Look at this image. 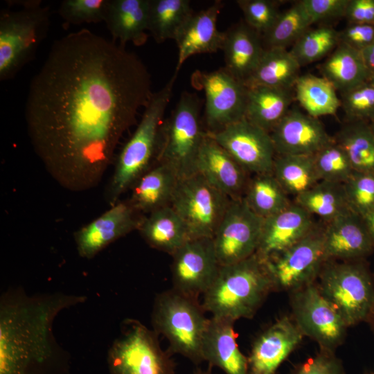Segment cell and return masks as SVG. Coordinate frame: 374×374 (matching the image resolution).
Wrapping results in <instances>:
<instances>
[{
	"instance_id": "cell-1",
	"label": "cell",
	"mask_w": 374,
	"mask_h": 374,
	"mask_svg": "<svg viewBox=\"0 0 374 374\" xmlns=\"http://www.w3.org/2000/svg\"><path fill=\"white\" fill-rule=\"evenodd\" d=\"M151 84L135 53L87 28L53 44L30 81L25 119L36 154L62 185L98 183L149 103Z\"/></svg>"
},
{
	"instance_id": "cell-2",
	"label": "cell",
	"mask_w": 374,
	"mask_h": 374,
	"mask_svg": "<svg viewBox=\"0 0 374 374\" xmlns=\"http://www.w3.org/2000/svg\"><path fill=\"white\" fill-rule=\"evenodd\" d=\"M84 295L28 294L12 287L0 298V374H65L69 353L53 334L62 310L81 304Z\"/></svg>"
},
{
	"instance_id": "cell-3",
	"label": "cell",
	"mask_w": 374,
	"mask_h": 374,
	"mask_svg": "<svg viewBox=\"0 0 374 374\" xmlns=\"http://www.w3.org/2000/svg\"><path fill=\"white\" fill-rule=\"evenodd\" d=\"M274 290L265 260L256 253L242 261L220 266L202 305L212 317L238 319L253 317Z\"/></svg>"
},
{
	"instance_id": "cell-4",
	"label": "cell",
	"mask_w": 374,
	"mask_h": 374,
	"mask_svg": "<svg viewBox=\"0 0 374 374\" xmlns=\"http://www.w3.org/2000/svg\"><path fill=\"white\" fill-rule=\"evenodd\" d=\"M177 76L175 73L160 90L152 93L135 131L121 149L107 192L111 205L132 188L156 159L160 128Z\"/></svg>"
},
{
	"instance_id": "cell-5",
	"label": "cell",
	"mask_w": 374,
	"mask_h": 374,
	"mask_svg": "<svg viewBox=\"0 0 374 374\" xmlns=\"http://www.w3.org/2000/svg\"><path fill=\"white\" fill-rule=\"evenodd\" d=\"M8 4L21 8L0 12L1 81L12 79L34 59L50 26V8L42 6L41 1H8Z\"/></svg>"
},
{
	"instance_id": "cell-6",
	"label": "cell",
	"mask_w": 374,
	"mask_h": 374,
	"mask_svg": "<svg viewBox=\"0 0 374 374\" xmlns=\"http://www.w3.org/2000/svg\"><path fill=\"white\" fill-rule=\"evenodd\" d=\"M199 300L171 288L157 294L151 321L153 330L167 339L171 354L199 364L204 362L202 343L209 320Z\"/></svg>"
},
{
	"instance_id": "cell-7",
	"label": "cell",
	"mask_w": 374,
	"mask_h": 374,
	"mask_svg": "<svg viewBox=\"0 0 374 374\" xmlns=\"http://www.w3.org/2000/svg\"><path fill=\"white\" fill-rule=\"evenodd\" d=\"M200 107L195 93L183 92L160 128L155 160L171 168L179 179L195 173L197 156L206 133L202 126Z\"/></svg>"
},
{
	"instance_id": "cell-8",
	"label": "cell",
	"mask_w": 374,
	"mask_h": 374,
	"mask_svg": "<svg viewBox=\"0 0 374 374\" xmlns=\"http://www.w3.org/2000/svg\"><path fill=\"white\" fill-rule=\"evenodd\" d=\"M328 262L321 272L319 290L322 294L347 326L370 318L374 312V283L364 262Z\"/></svg>"
},
{
	"instance_id": "cell-9",
	"label": "cell",
	"mask_w": 374,
	"mask_h": 374,
	"mask_svg": "<svg viewBox=\"0 0 374 374\" xmlns=\"http://www.w3.org/2000/svg\"><path fill=\"white\" fill-rule=\"evenodd\" d=\"M121 330L108 350L111 374H175L172 354L162 349L154 330L132 319L124 320Z\"/></svg>"
},
{
	"instance_id": "cell-10",
	"label": "cell",
	"mask_w": 374,
	"mask_h": 374,
	"mask_svg": "<svg viewBox=\"0 0 374 374\" xmlns=\"http://www.w3.org/2000/svg\"><path fill=\"white\" fill-rule=\"evenodd\" d=\"M231 200L195 173L178 180L170 206L184 221L190 239H213Z\"/></svg>"
},
{
	"instance_id": "cell-11",
	"label": "cell",
	"mask_w": 374,
	"mask_h": 374,
	"mask_svg": "<svg viewBox=\"0 0 374 374\" xmlns=\"http://www.w3.org/2000/svg\"><path fill=\"white\" fill-rule=\"evenodd\" d=\"M191 84L205 94L207 132H217L244 118L247 87L224 67L211 72L195 71Z\"/></svg>"
},
{
	"instance_id": "cell-12",
	"label": "cell",
	"mask_w": 374,
	"mask_h": 374,
	"mask_svg": "<svg viewBox=\"0 0 374 374\" xmlns=\"http://www.w3.org/2000/svg\"><path fill=\"white\" fill-rule=\"evenodd\" d=\"M265 261L274 290H298L312 283L326 262L323 228L315 225L296 244Z\"/></svg>"
},
{
	"instance_id": "cell-13",
	"label": "cell",
	"mask_w": 374,
	"mask_h": 374,
	"mask_svg": "<svg viewBox=\"0 0 374 374\" xmlns=\"http://www.w3.org/2000/svg\"><path fill=\"white\" fill-rule=\"evenodd\" d=\"M263 219L242 198L231 199L213 238L220 266L233 264L256 253Z\"/></svg>"
},
{
	"instance_id": "cell-14",
	"label": "cell",
	"mask_w": 374,
	"mask_h": 374,
	"mask_svg": "<svg viewBox=\"0 0 374 374\" xmlns=\"http://www.w3.org/2000/svg\"><path fill=\"white\" fill-rule=\"evenodd\" d=\"M172 256V288L199 300L212 285L220 267L213 239H189Z\"/></svg>"
},
{
	"instance_id": "cell-15",
	"label": "cell",
	"mask_w": 374,
	"mask_h": 374,
	"mask_svg": "<svg viewBox=\"0 0 374 374\" xmlns=\"http://www.w3.org/2000/svg\"><path fill=\"white\" fill-rule=\"evenodd\" d=\"M208 133L249 174L272 172L276 153L269 133L245 118Z\"/></svg>"
},
{
	"instance_id": "cell-16",
	"label": "cell",
	"mask_w": 374,
	"mask_h": 374,
	"mask_svg": "<svg viewBox=\"0 0 374 374\" xmlns=\"http://www.w3.org/2000/svg\"><path fill=\"white\" fill-rule=\"evenodd\" d=\"M293 308L302 333L314 339L325 349H332L341 341L347 326L337 309L312 283L298 290Z\"/></svg>"
},
{
	"instance_id": "cell-17",
	"label": "cell",
	"mask_w": 374,
	"mask_h": 374,
	"mask_svg": "<svg viewBox=\"0 0 374 374\" xmlns=\"http://www.w3.org/2000/svg\"><path fill=\"white\" fill-rule=\"evenodd\" d=\"M144 217L129 201L118 202L75 233L80 256L91 259L120 238L138 229Z\"/></svg>"
},
{
	"instance_id": "cell-18",
	"label": "cell",
	"mask_w": 374,
	"mask_h": 374,
	"mask_svg": "<svg viewBox=\"0 0 374 374\" xmlns=\"http://www.w3.org/2000/svg\"><path fill=\"white\" fill-rule=\"evenodd\" d=\"M270 136L279 155H314L333 140L318 118L296 109L289 110Z\"/></svg>"
},
{
	"instance_id": "cell-19",
	"label": "cell",
	"mask_w": 374,
	"mask_h": 374,
	"mask_svg": "<svg viewBox=\"0 0 374 374\" xmlns=\"http://www.w3.org/2000/svg\"><path fill=\"white\" fill-rule=\"evenodd\" d=\"M195 173L231 199L242 198L250 179L249 173L207 132L197 156Z\"/></svg>"
},
{
	"instance_id": "cell-20",
	"label": "cell",
	"mask_w": 374,
	"mask_h": 374,
	"mask_svg": "<svg viewBox=\"0 0 374 374\" xmlns=\"http://www.w3.org/2000/svg\"><path fill=\"white\" fill-rule=\"evenodd\" d=\"M303 333L287 317L264 330L254 341L248 360V374H275L301 342Z\"/></svg>"
},
{
	"instance_id": "cell-21",
	"label": "cell",
	"mask_w": 374,
	"mask_h": 374,
	"mask_svg": "<svg viewBox=\"0 0 374 374\" xmlns=\"http://www.w3.org/2000/svg\"><path fill=\"white\" fill-rule=\"evenodd\" d=\"M323 247L326 262L363 260L374 249L362 216L352 210L327 223Z\"/></svg>"
},
{
	"instance_id": "cell-22",
	"label": "cell",
	"mask_w": 374,
	"mask_h": 374,
	"mask_svg": "<svg viewBox=\"0 0 374 374\" xmlns=\"http://www.w3.org/2000/svg\"><path fill=\"white\" fill-rule=\"evenodd\" d=\"M315 225L312 215L292 202L284 210L263 219L256 253L264 260L276 256L301 240Z\"/></svg>"
},
{
	"instance_id": "cell-23",
	"label": "cell",
	"mask_w": 374,
	"mask_h": 374,
	"mask_svg": "<svg viewBox=\"0 0 374 374\" xmlns=\"http://www.w3.org/2000/svg\"><path fill=\"white\" fill-rule=\"evenodd\" d=\"M222 8L221 1H215L209 7L194 12L179 29L174 39L178 48L175 73H178L190 56L222 49L224 33L217 29V20Z\"/></svg>"
},
{
	"instance_id": "cell-24",
	"label": "cell",
	"mask_w": 374,
	"mask_h": 374,
	"mask_svg": "<svg viewBox=\"0 0 374 374\" xmlns=\"http://www.w3.org/2000/svg\"><path fill=\"white\" fill-rule=\"evenodd\" d=\"M234 322L211 317L202 343L204 362L222 369L226 374H248V360L240 350Z\"/></svg>"
},
{
	"instance_id": "cell-25",
	"label": "cell",
	"mask_w": 374,
	"mask_h": 374,
	"mask_svg": "<svg viewBox=\"0 0 374 374\" xmlns=\"http://www.w3.org/2000/svg\"><path fill=\"white\" fill-rule=\"evenodd\" d=\"M224 33V68L244 84L256 70L264 51L262 36L244 21Z\"/></svg>"
},
{
	"instance_id": "cell-26",
	"label": "cell",
	"mask_w": 374,
	"mask_h": 374,
	"mask_svg": "<svg viewBox=\"0 0 374 374\" xmlns=\"http://www.w3.org/2000/svg\"><path fill=\"white\" fill-rule=\"evenodd\" d=\"M150 0H109L105 22L112 41L125 47L148 40Z\"/></svg>"
},
{
	"instance_id": "cell-27",
	"label": "cell",
	"mask_w": 374,
	"mask_h": 374,
	"mask_svg": "<svg viewBox=\"0 0 374 374\" xmlns=\"http://www.w3.org/2000/svg\"><path fill=\"white\" fill-rule=\"evenodd\" d=\"M179 178L168 166L157 163L132 186L129 202L139 213H151L170 205Z\"/></svg>"
},
{
	"instance_id": "cell-28",
	"label": "cell",
	"mask_w": 374,
	"mask_h": 374,
	"mask_svg": "<svg viewBox=\"0 0 374 374\" xmlns=\"http://www.w3.org/2000/svg\"><path fill=\"white\" fill-rule=\"evenodd\" d=\"M292 100V89L249 87L244 118L270 134L290 110Z\"/></svg>"
},
{
	"instance_id": "cell-29",
	"label": "cell",
	"mask_w": 374,
	"mask_h": 374,
	"mask_svg": "<svg viewBox=\"0 0 374 374\" xmlns=\"http://www.w3.org/2000/svg\"><path fill=\"white\" fill-rule=\"evenodd\" d=\"M138 230L151 247L171 256L190 239L184 221L170 205L144 217Z\"/></svg>"
},
{
	"instance_id": "cell-30",
	"label": "cell",
	"mask_w": 374,
	"mask_h": 374,
	"mask_svg": "<svg viewBox=\"0 0 374 374\" xmlns=\"http://www.w3.org/2000/svg\"><path fill=\"white\" fill-rule=\"evenodd\" d=\"M320 71L341 93L368 81L371 75L361 52L341 42L321 64Z\"/></svg>"
},
{
	"instance_id": "cell-31",
	"label": "cell",
	"mask_w": 374,
	"mask_h": 374,
	"mask_svg": "<svg viewBox=\"0 0 374 374\" xmlns=\"http://www.w3.org/2000/svg\"><path fill=\"white\" fill-rule=\"evenodd\" d=\"M300 68L287 48H265L256 70L245 85L293 89L301 75Z\"/></svg>"
},
{
	"instance_id": "cell-32",
	"label": "cell",
	"mask_w": 374,
	"mask_h": 374,
	"mask_svg": "<svg viewBox=\"0 0 374 374\" xmlns=\"http://www.w3.org/2000/svg\"><path fill=\"white\" fill-rule=\"evenodd\" d=\"M333 139L345 152L354 171L374 172V134L370 123L346 121Z\"/></svg>"
},
{
	"instance_id": "cell-33",
	"label": "cell",
	"mask_w": 374,
	"mask_h": 374,
	"mask_svg": "<svg viewBox=\"0 0 374 374\" xmlns=\"http://www.w3.org/2000/svg\"><path fill=\"white\" fill-rule=\"evenodd\" d=\"M295 97L308 115H335L341 107L334 86L325 78L313 74L301 75L294 84Z\"/></svg>"
},
{
	"instance_id": "cell-34",
	"label": "cell",
	"mask_w": 374,
	"mask_h": 374,
	"mask_svg": "<svg viewBox=\"0 0 374 374\" xmlns=\"http://www.w3.org/2000/svg\"><path fill=\"white\" fill-rule=\"evenodd\" d=\"M294 202L310 215L327 223L351 211L343 184L319 181L314 186L296 196Z\"/></svg>"
},
{
	"instance_id": "cell-35",
	"label": "cell",
	"mask_w": 374,
	"mask_h": 374,
	"mask_svg": "<svg viewBox=\"0 0 374 374\" xmlns=\"http://www.w3.org/2000/svg\"><path fill=\"white\" fill-rule=\"evenodd\" d=\"M272 174L286 193L295 197L320 181L314 155L276 154Z\"/></svg>"
},
{
	"instance_id": "cell-36",
	"label": "cell",
	"mask_w": 374,
	"mask_h": 374,
	"mask_svg": "<svg viewBox=\"0 0 374 374\" xmlns=\"http://www.w3.org/2000/svg\"><path fill=\"white\" fill-rule=\"evenodd\" d=\"M253 175L242 199L258 216L265 219L284 210L292 203L272 172Z\"/></svg>"
},
{
	"instance_id": "cell-37",
	"label": "cell",
	"mask_w": 374,
	"mask_h": 374,
	"mask_svg": "<svg viewBox=\"0 0 374 374\" xmlns=\"http://www.w3.org/2000/svg\"><path fill=\"white\" fill-rule=\"evenodd\" d=\"M193 13L189 0H150L148 31L159 44L175 39Z\"/></svg>"
},
{
	"instance_id": "cell-38",
	"label": "cell",
	"mask_w": 374,
	"mask_h": 374,
	"mask_svg": "<svg viewBox=\"0 0 374 374\" xmlns=\"http://www.w3.org/2000/svg\"><path fill=\"white\" fill-rule=\"evenodd\" d=\"M312 24L302 1L280 12L272 28L262 36L264 48L293 45Z\"/></svg>"
},
{
	"instance_id": "cell-39",
	"label": "cell",
	"mask_w": 374,
	"mask_h": 374,
	"mask_svg": "<svg viewBox=\"0 0 374 374\" xmlns=\"http://www.w3.org/2000/svg\"><path fill=\"white\" fill-rule=\"evenodd\" d=\"M339 32L330 26L309 28L290 50L301 66L318 61L337 46Z\"/></svg>"
},
{
	"instance_id": "cell-40",
	"label": "cell",
	"mask_w": 374,
	"mask_h": 374,
	"mask_svg": "<svg viewBox=\"0 0 374 374\" xmlns=\"http://www.w3.org/2000/svg\"><path fill=\"white\" fill-rule=\"evenodd\" d=\"M320 181L344 184L354 172L343 149L334 141L314 155Z\"/></svg>"
},
{
	"instance_id": "cell-41",
	"label": "cell",
	"mask_w": 374,
	"mask_h": 374,
	"mask_svg": "<svg viewBox=\"0 0 374 374\" xmlns=\"http://www.w3.org/2000/svg\"><path fill=\"white\" fill-rule=\"evenodd\" d=\"M109 0H64L58 12L64 25L105 21Z\"/></svg>"
},
{
	"instance_id": "cell-42",
	"label": "cell",
	"mask_w": 374,
	"mask_h": 374,
	"mask_svg": "<svg viewBox=\"0 0 374 374\" xmlns=\"http://www.w3.org/2000/svg\"><path fill=\"white\" fill-rule=\"evenodd\" d=\"M341 94L346 121H374V84L367 81Z\"/></svg>"
},
{
	"instance_id": "cell-43",
	"label": "cell",
	"mask_w": 374,
	"mask_h": 374,
	"mask_svg": "<svg viewBox=\"0 0 374 374\" xmlns=\"http://www.w3.org/2000/svg\"><path fill=\"white\" fill-rule=\"evenodd\" d=\"M344 187L352 211L362 215L374 209V172L354 171Z\"/></svg>"
},
{
	"instance_id": "cell-44",
	"label": "cell",
	"mask_w": 374,
	"mask_h": 374,
	"mask_svg": "<svg viewBox=\"0 0 374 374\" xmlns=\"http://www.w3.org/2000/svg\"><path fill=\"white\" fill-rule=\"evenodd\" d=\"M244 22L261 36L265 35L276 21L280 12L276 1L271 0H238Z\"/></svg>"
},
{
	"instance_id": "cell-45",
	"label": "cell",
	"mask_w": 374,
	"mask_h": 374,
	"mask_svg": "<svg viewBox=\"0 0 374 374\" xmlns=\"http://www.w3.org/2000/svg\"><path fill=\"white\" fill-rule=\"evenodd\" d=\"M312 24L344 17L348 0H302Z\"/></svg>"
},
{
	"instance_id": "cell-46",
	"label": "cell",
	"mask_w": 374,
	"mask_h": 374,
	"mask_svg": "<svg viewBox=\"0 0 374 374\" xmlns=\"http://www.w3.org/2000/svg\"><path fill=\"white\" fill-rule=\"evenodd\" d=\"M339 37V42L362 52L374 41V25L349 23Z\"/></svg>"
},
{
	"instance_id": "cell-47",
	"label": "cell",
	"mask_w": 374,
	"mask_h": 374,
	"mask_svg": "<svg viewBox=\"0 0 374 374\" xmlns=\"http://www.w3.org/2000/svg\"><path fill=\"white\" fill-rule=\"evenodd\" d=\"M294 374H343V369L337 359L323 353L303 363Z\"/></svg>"
},
{
	"instance_id": "cell-48",
	"label": "cell",
	"mask_w": 374,
	"mask_h": 374,
	"mask_svg": "<svg viewBox=\"0 0 374 374\" xmlns=\"http://www.w3.org/2000/svg\"><path fill=\"white\" fill-rule=\"evenodd\" d=\"M345 17L350 24L374 25V0H348Z\"/></svg>"
},
{
	"instance_id": "cell-49",
	"label": "cell",
	"mask_w": 374,
	"mask_h": 374,
	"mask_svg": "<svg viewBox=\"0 0 374 374\" xmlns=\"http://www.w3.org/2000/svg\"><path fill=\"white\" fill-rule=\"evenodd\" d=\"M361 54L366 67L372 73L374 72V41L370 46L363 50Z\"/></svg>"
},
{
	"instance_id": "cell-50",
	"label": "cell",
	"mask_w": 374,
	"mask_h": 374,
	"mask_svg": "<svg viewBox=\"0 0 374 374\" xmlns=\"http://www.w3.org/2000/svg\"><path fill=\"white\" fill-rule=\"evenodd\" d=\"M361 216L374 244V209Z\"/></svg>"
},
{
	"instance_id": "cell-51",
	"label": "cell",
	"mask_w": 374,
	"mask_h": 374,
	"mask_svg": "<svg viewBox=\"0 0 374 374\" xmlns=\"http://www.w3.org/2000/svg\"><path fill=\"white\" fill-rule=\"evenodd\" d=\"M192 374H213L211 370H204L202 368L195 369Z\"/></svg>"
},
{
	"instance_id": "cell-52",
	"label": "cell",
	"mask_w": 374,
	"mask_h": 374,
	"mask_svg": "<svg viewBox=\"0 0 374 374\" xmlns=\"http://www.w3.org/2000/svg\"><path fill=\"white\" fill-rule=\"evenodd\" d=\"M370 82H371L373 84H374V72H373L371 75V77L368 80Z\"/></svg>"
},
{
	"instance_id": "cell-53",
	"label": "cell",
	"mask_w": 374,
	"mask_h": 374,
	"mask_svg": "<svg viewBox=\"0 0 374 374\" xmlns=\"http://www.w3.org/2000/svg\"><path fill=\"white\" fill-rule=\"evenodd\" d=\"M370 125H371V129H372V131H373V134H374V121L370 123Z\"/></svg>"
},
{
	"instance_id": "cell-54",
	"label": "cell",
	"mask_w": 374,
	"mask_h": 374,
	"mask_svg": "<svg viewBox=\"0 0 374 374\" xmlns=\"http://www.w3.org/2000/svg\"><path fill=\"white\" fill-rule=\"evenodd\" d=\"M371 317H373V319H374V312H373V314H372Z\"/></svg>"
}]
</instances>
